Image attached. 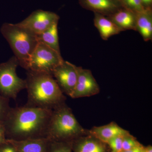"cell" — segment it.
<instances>
[{"label":"cell","mask_w":152,"mask_h":152,"mask_svg":"<svg viewBox=\"0 0 152 152\" xmlns=\"http://www.w3.org/2000/svg\"><path fill=\"white\" fill-rule=\"evenodd\" d=\"M52 110L25 105L12 108L4 124L7 139L46 137Z\"/></svg>","instance_id":"1"},{"label":"cell","mask_w":152,"mask_h":152,"mask_svg":"<svg viewBox=\"0 0 152 152\" xmlns=\"http://www.w3.org/2000/svg\"><path fill=\"white\" fill-rule=\"evenodd\" d=\"M25 80L28 93L26 105L53 110L65 103L66 97L51 74L27 71Z\"/></svg>","instance_id":"2"},{"label":"cell","mask_w":152,"mask_h":152,"mask_svg":"<svg viewBox=\"0 0 152 152\" xmlns=\"http://www.w3.org/2000/svg\"><path fill=\"white\" fill-rule=\"evenodd\" d=\"M87 134L65 103L52 110L46 134L50 141L73 142Z\"/></svg>","instance_id":"3"},{"label":"cell","mask_w":152,"mask_h":152,"mask_svg":"<svg viewBox=\"0 0 152 152\" xmlns=\"http://www.w3.org/2000/svg\"><path fill=\"white\" fill-rule=\"evenodd\" d=\"M17 58L19 66L27 70L31 56L37 45V37L18 24L4 23L1 29Z\"/></svg>","instance_id":"4"},{"label":"cell","mask_w":152,"mask_h":152,"mask_svg":"<svg viewBox=\"0 0 152 152\" xmlns=\"http://www.w3.org/2000/svg\"><path fill=\"white\" fill-rule=\"evenodd\" d=\"M19 65L15 56L0 64V95L15 99L20 91L26 89V80L19 77L16 73Z\"/></svg>","instance_id":"5"},{"label":"cell","mask_w":152,"mask_h":152,"mask_svg":"<svg viewBox=\"0 0 152 152\" xmlns=\"http://www.w3.org/2000/svg\"><path fill=\"white\" fill-rule=\"evenodd\" d=\"M64 61L61 53L39 42L30 58L26 71L52 75L55 69Z\"/></svg>","instance_id":"6"},{"label":"cell","mask_w":152,"mask_h":152,"mask_svg":"<svg viewBox=\"0 0 152 152\" xmlns=\"http://www.w3.org/2000/svg\"><path fill=\"white\" fill-rule=\"evenodd\" d=\"M59 19V16L56 13L39 10L34 11L18 23L38 35L58 23Z\"/></svg>","instance_id":"7"},{"label":"cell","mask_w":152,"mask_h":152,"mask_svg":"<svg viewBox=\"0 0 152 152\" xmlns=\"http://www.w3.org/2000/svg\"><path fill=\"white\" fill-rule=\"evenodd\" d=\"M77 79L70 97L77 99L97 94L100 88L91 70L76 66Z\"/></svg>","instance_id":"8"},{"label":"cell","mask_w":152,"mask_h":152,"mask_svg":"<svg viewBox=\"0 0 152 152\" xmlns=\"http://www.w3.org/2000/svg\"><path fill=\"white\" fill-rule=\"evenodd\" d=\"M63 92L70 97L75 87L77 79L76 66L64 61L52 73Z\"/></svg>","instance_id":"9"},{"label":"cell","mask_w":152,"mask_h":152,"mask_svg":"<svg viewBox=\"0 0 152 152\" xmlns=\"http://www.w3.org/2000/svg\"><path fill=\"white\" fill-rule=\"evenodd\" d=\"M83 8L109 16L123 7L119 0H79Z\"/></svg>","instance_id":"10"},{"label":"cell","mask_w":152,"mask_h":152,"mask_svg":"<svg viewBox=\"0 0 152 152\" xmlns=\"http://www.w3.org/2000/svg\"><path fill=\"white\" fill-rule=\"evenodd\" d=\"M72 146L73 152H109L107 144L88 133L74 140Z\"/></svg>","instance_id":"11"},{"label":"cell","mask_w":152,"mask_h":152,"mask_svg":"<svg viewBox=\"0 0 152 152\" xmlns=\"http://www.w3.org/2000/svg\"><path fill=\"white\" fill-rule=\"evenodd\" d=\"M7 141L19 152H48L50 141L46 137Z\"/></svg>","instance_id":"12"},{"label":"cell","mask_w":152,"mask_h":152,"mask_svg":"<svg viewBox=\"0 0 152 152\" xmlns=\"http://www.w3.org/2000/svg\"><path fill=\"white\" fill-rule=\"evenodd\" d=\"M128 132V131L114 122L104 126L94 127L88 132V134L106 144L115 137L124 135Z\"/></svg>","instance_id":"13"},{"label":"cell","mask_w":152,"mask_h":152,"mask_svg":"<svg viewBox=\"0 0 152 152\" xmlns=\"http://www.w3.org/2000/svg\"><path fill=\"white\" fill-rule=\"evenodd\" d=\"M117 26L121 32L127 30L136 31V13L122 7L115 12L107 16Z\"/></svg>","instance_id":"14"},{"label":"cell","mask_w":152,"mask_h":152,"mask_svg":"<svg viewBox=\"0 0 152 152\" xmlns=\"http://www.w3.org/2000/svg\"><path fill=\"white\" fill-rule=\"evenodd\" d=\"M136 31L138 32L145 42L152 39V9H145L136 13Z\"/></svg>","instance_id":"15"},{"label":"cell","mask_w":152,"mask_h":152,"mask_svg":"<svg viewBox=\"0 0 152 152\" xmlns=\"http://www.w3.org/2000/svg\"><path fill=\"white\" fill-rule=\"evenodd\" d=\"M94 13V25L103 40H107L112 36L121 32L118 28L107 17L96 13Z\"/></svg>","instance_id":"16"},{"label":"cell","mask_w":152,"mask_h":152,"mask_svg":"<svg viewBox=\"0 0 152 152\" xmlns=\"http://www.w3.org/2000/svg\"><path fill=\"white\" fill-rule=\"evenodd\" d=\"M58 23L55 24L44 32L37 35L38 42L61 53L58 34Z\"/></svg>","instance_id":"17"},{"label":"cell","mask_w":152,"mask_h":152,"mask_svg":"<svg viewBox=\"0 0 152 152\" xmlns=\"http://www.w3.org/2000/svg\"><path fill=\"white\" fill-rule=\"evenodd\" d=\"M72 142L51 141L48 152H73Z\"/></svg>","instance_id":"18"},{"label":"cell","mask_w":152,"mask_h":152,"mask_svg":"<svg viewBox=\"0 0 152 152\" xmlns=\"http://www.w3.org/2000/svg\"><path fill=\"white\" fill-rule=\"evenodd\" d=\"M12 107L10 105V99L0 95V125L5 121Z\"/></svg>","instance_id":"19"},{"label":"cell","mask_w":152,"mask_h":152,"mask_svg":"<svg viewBox=\"0 0 152 152\" xmlns=\"http://www.w3.org/2000/svg\"><path fill=\"white\" fill-rule=\"evenodd\" d=\"M140 143L138 141L137 139L132 135L129 132L126 134L124 136L123 140V150L127 151L142 146Z\"/></svg>","instance_id":"20"},{"label":"cell","mask_w":152,"mask_h":152,"mask_svg":"<svg viewBox=\"0 0 152 152\" xmlns=\"http://www.w3.org/2000/svg\"><path fill=\"white\" fill-rule=\"evenodd\" d=\"M123 7L137 13L145 10L141 0H119Z\"/></svg>","instance_id":"21"},{"label":"cell","mask_w":152,"mask_h":152,"mask_svg":"<svg viewBox=\"0 0 152 152\" xmlns=\"http://www.w3.org/2000/svg\"><path fill=\"white\" fill-rule=\"evenodd\" d=\"M125 134L115 137L107 143V145L111 150V152L123 151V140Z\"/></svg>","instance_id":"22"},{"label":"cell","mask_w":152,"mask_h":152,"mask_svg":"<svg viewBox=\"0 0 152 152\" xmlns=\"http://www.w3.org/2000/svg\"><path fill=\"white\" fill-rule=\"evenodd\" d=\"M0 152H19L7 141L0 144Z\"/></svg>","instance_id":"23"},{"label":"cell","mask_w":152,"mask_h":152,"mask_svg":"<svg viewBox=\"0 0 152 152\" xmlns=\"http://www.w3.org/2000/svg\"><path fill=\"white\" fill-rule=\"evenodd\" d=\"M7 141L5 132L3 125H0V144L5 142Z\"/></svg>","instance_id":"24"},{"label":"cell","mask_w":152,"mask_h":152,"mask_svg":"<svg viewBox=\"0 0 152 152\" xmlns=\"http://www.w3.org/2000/svg\"><path fill=\"white\" fill-rule=\"evenodd\" d=\"M145 9H152V0H141Z\"/></svg>","instance_id":"25"},{"label":"cell","mask_w":152,"mask_h":152,"mask_svg":"<svg viewBox=\"0 0 152 152\" xmlns=\"http://www.w3.org/2000/svg\"><path fill=\"white\" fill-rule=\"evenodd\" d=\"M144 146L138 148H135L132 149L127 150V151H123L122 152H142V151L143 148Z\"/></svg>","instance_id":"26"},{"label":"cell","mask_w":152,"mask_h":152,"mask_svg":"<svg viewBox=\"0 0 152 152\" xmlns=\"http://www.w3.org/2000/svg\"><path fill=\"white\" fill-rule=\"evenodd\" d=\"M143 152H152V147L151 145H148L144 146L143 148Z\"/></svg>","instance_id":"27"},{"label":"cell","mask_w":152,"mask_h":152,"mask_svg":"<svg viewBox=\"0 0 152 152\" xmlns=\"http://www.w3.org/2000/svg\"><path fill=\"white\" fill-rule=\"evenodd\" d=\"M142 151H143V150H142ZM142 152H143V151H142Z\"/></svg>","instance_id":"28"}]
</instances>
